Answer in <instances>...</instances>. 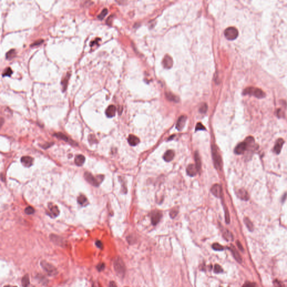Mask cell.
<instances>
[{"label": "cell", "instance_id": "6da1fadb", "mask_svg": "<svg viewBox=\"0 0 287 287\" xmlns=\"http://www.w3.org/2000/svg\"><path fill=\"white\" fill-rule=\"evenodd\" d=\"M113 267L117 276L120 278H124L126 273V266L120 257L118 256L114 260Z\"/></svg>", "mask_w": 287, "mask_h": 287}, {"label": "cell", "instance_id": "7a4b0ae2", "mask_svg": "<svg viewBox=\"0 0 287 287\" xmlns=\"http://www.w3.org/2000/svg\"><path fill=\"white\" fill-rule=\"evenodd\" d=\"M84 177L85 179L88 181L89 183L92 184V185L94 186H98L99 184L102 182L103 179H104V177L103 175H99L97 177H94L93 175H92L91 173H89L88 172L85 173L84 174Z\"/></svg>", "mask_w": 287, "mask_h": 287}, {"label": "cell", "instance_id": "3957f363", "mask_svg": "<svg viewBox=\"0 0 287 287\" xmlns=\"http://www.w3.org/2000/svg\"><path fill=\"white\" fill-rule=\"evenodd\" d=\"M40 265L44 269V271H46L48 275L50 276H54L57 274L58 271L57 270L56 267H55L53 265L47 262L46 261L43 260L40 262Z\"/></svg>", "mask_w": 287, "mask_h": 287}, {"label": "cell", "instance_id": "277c9868", "mask_svg": "<svg viewBox=\"0 0 287 287\" xmlns=\"http://www.w3.org/2000/svg\"><path fill=\"white\" fill-rule=\"evenodd\" d=\"M243 94L255 96L259 98H263L265 96L264 92L262 90L258 88H252V87H250V88L246 89L243 92Z\"/></svg>", "mask_w": 287, "mask_h": 287}, {"label": "cell", "instance_id": "5b68a950", "mask_svg": "<svg viewBox=\"0 0 287 287\" xmlns=\"http://www.w3.org/2000/svg\"><path fill=\"white\" fill-rule=\"evenodd\" d=\"M212 155L215 167L217 169H220L222 164V158L215 145L212 146Z\"/></svg>", "mask_w": 287, "mask_h": 287}, {"label": "cell", "instance_id": "8992f818", "mask_svg": "<svg viewBox=\"0 0 287 287\" xmlns=\"http://www.w3.org/2000/svg\"><path fill=\"white\" fill-rule=\"evenodd\" d=\"M238 35V30L236 28L234 27H229L227 28L224 31V36L228 40H235L237 38Z\"/></svg>", "mask_w": 287, "mask_h": 287}, {"label": "cell", "instance_id": "52a82bcc", "mask_svg": "<svg viewBox=\"0 0 287 287\" xmlns=\"http://www.w3.org/2000/svg\"><path fill=\"white\" fill-rule=\"evenodd\" d=\"M248 148L247 144L245 141L242 142L237 145L235 149V152L237 154H242L244 153Z\"/></svg>", "mask_w": 287, "mask_h": 287}, {"label": "cell", "instance_id": "ba28073f", "mask_svg": "<svg viewBox=\"0 0 287 287\" xmlns=\"http://www.w3.org/2000/svg\"><path fill=\"white\" fill-rule=\"evenodd\" d=\"M162 213L159 211H154L151 215V220L153 225L156 226L162 218Z\"/></svg>", "mask_w": 287, "mask_h": 287}, {"label": "cell", "instance_id": "9c48e42d", "mask_svg": "<svg viewBox=\"0 0 287 287\" xmlns=\"http://www.w3.org/2000/svg\"><path fill=\"white\" fill-rule=\"evenodd\" d=\"M222 188L219 184H215L211 188V193L216 197H220L222 195Z\"/></svg>", "mask_w": 287, "mask_h": 287}, {"label": "cell", "instance_id": "30bf717a", "mask_svg": "<svg viewBox=\"0 0 287 287\" xmlns=\"http://www.w3.org/2000/svg\"><path fill=\"white\" fill-rule=\"evenodd\" d=\"M229 249L230 250V251H231L232 254V255L233 256V257H235V260L238 262L239 263H241L242 261V257L240 255V254H239V252L237 251V249L235 248V247L234 246H233L232 244L231 245V247L229 248Z\"/></svg>", "mask_w": 287, "mask_h": 287}, {"label": "cell", "instance_id": "8fae6325", "mask_svg": "<svg viewBox=\"0 0 287 287\" xmlns=\"http://www.w3.org/2000/svg\"><path fill=\"white\" fill-rule=\"evenodd\" d=\"M237 196L240 199L242 200L247 201L250 198L248 193L247 192V191H246L244 189L238 190L237 192Z\"/></svg>", "mask_w": 287, "mask_h": 287}, {"label": "cell", "instance_id": "7c38bea8", "mask_svg": "<svg viewBox=\"0 0 287 287\" xmlns=\"http://www.w3.org/2000/svg\"><path fill=\"white\" fill-rule=\"evenodd\" d=\"M33 159L30 156H25L21 158V162L23 164V165L26 167H30L32 166L33 163Z\"/></svg>", "mask_w": 287, "mask_h": 287}, {"label": "cell", "instance_id": "4fadbf2b", "mask_svg": "<svg viewBox=\"0 0 287 287\" xmlns=\"http://www.w3.org/2000/svg\"><path fill=\"white\" fill-rule=\"evenodd\" d=\"M186 119H187V118L185 116H181L179 117L178 120L177 121V124H176V128L178 130L181 131L184 128V126L185 125L186 121Z\"/></svg>", "mask_w": 287, "mask_h": 287}, {"label": "cell", "instance_id": "5bb4252c", "mask_svg": "<svg viewBox=\"0 0 287 287\" xmlns=\"http://www.w3.org/2000/svg\"><path fill=\"white\" fill-rule=\"evenodd\" d=\"M163 65L166 68H170L173 66V60L171 56L166 55L163 60Z\"/></svg>", "mask_w": 287, "mask_h": 287}, {"label": "cell", "instance_id": "9a60e30c", "mask_svg": "<svg viewBox=\"0 0 287 287\" xmlns=\"http://www.w3.org/2000/svg\"><path fill=\"white\" fill-rule=\"evenodd\" d=\"M284 143V141L282 139H279L276 141V142L275 143V147L274 148V151L276 154H278L280 153Z\"/></svg>", "mask_w": 287, "mask_h": 287}, {"label": "cell", "instance_id": "2e32d148", "mask_svg": "<svg viewBox=\"0 0 287 287\" xmlns=\"http://www.w3.org/2000/svg\"><path fill=\"white\" fill-rule=\"evenodd\" d=\"M116 112V108L113 105H111L108 107L106 110V115L108 117L111 118L115 116Z\"/></svg>", "mask_w": 287, "mask_h": 287}, {"label": "cell", "instance_id": "e0dca14e", "mask_svg": "<svg viewBox=\"0 0 287 287\" xmlns=\"http://www.w3.org/2000/svg\"><path fill=\"white\" fill-rule=\"evenodd\" d=\"M186 172L188 175L191 177L195 176L197 174V172H198L196 166L194 164H190L186 169Z\"/></svg>", "mask_w": 287, "mask_h": 287}, {"label": "cell", "instance_id": "ac0fdd59", "mask_svg": "<svg viewBox=\"0 0 287 287\" xmlns=\"http://www.w3.org/2000/svg\"><path fill=\"white\" fill-rule=\"evenodd\" d=\"M128 142L131 146H136L139 143L140 140L137 137L133 135H130L128 137Z\"/></svg>", "mask_w": 287, "mask_h": 287}, {"label": "cell", "instance_id": "d6986e66", "mask_svg": "<svg viewBox=\"0 0 287 287\" xmlns=\"http://www.w3.org/2000/svg\"><path fill=\"white\" fill-rule=\"evenodd\" d=\"M175 156V152L172 150H168L166 152L163 156V159L166 162H171Z\"/></svg>", "mask_w": 287, "mask_h": 287}, {"label": "cell", "instance_id": "ffe728a7", "mask_svg": "<svg viewBox=\"0 0 287 287\" xmlns=\"http://www.w3.org/2000/svg\"><path fill=\"white\" fill-rule=\"evenodd\" d=\"M85 158L83 155H77L75 158V163L77 166H81L85 162Z\"/></svg>", "mask_w": 287, "mask_h": 287}, {"label": "cell", "instance_id": "44dd1931", "mask_svg": "<svg viewBox=\"0 0 287 287\" xmlns=\"http://www.w3.org/2000/svg\"><path fill=\"white\" fill-rule=\"evenodd\" d=\"M195 161L196 167L197 168V172H199L201 168V160L200 158L199 154L197 152H195Z\"/></svg>", "mask_w": 287, "mask_h": 287}, {"label": "cell", "instance_id": "7402d4cb", "mask_svg": "<svg viewBox=\"0 0 287 287\" xmlns=\"http://www.w3.org/2000/svg\"><path fill=\"white\" fill-rule=\"evenodd\" d=\"M51 239L54 243H56V244L61 246H64V241L59 237L55 235H52L51 236Z\"/></svg>", "mask_w": 287, "mask_h": 287}, {"label": "cell", "instance_id": "603a6c76", "mask_svg": "<svg viewBox=\"0 0 287 287\" xmlns=\"http://www.w3.org/2000/svg\"><path fill=\"white\" fill-rule=\"evenodd\" d=\"M21 283H22V285L23 287H28L29 284H30V280H29V277L28 274H26L24 275L23 277L22 280H21Z\"/></svg>", "mask_w": 287, "mask_h": 287}, {"label": "cell", "instance_id": "cb8c5ba5", "mask_svg": "<svg viewBox=\"0 0 287 287\" xmlns=\"http://www.w3.org/2000/svg\"><path fill=\"white\" fill-rule=\"evenodd\" d=\"M70 75L71 74L69 73V74H67V75L66 76V77L63 79V80L62 81V86L63 87V90L64 91H65L66 88H67V85H68V80H69V78L70 77Z\"/></svg>", "mask_w": 287, "mask_h": 287}, {"label": "cell", "instance_id": "d4e9b609", "mask_svg": "<svg viewBox=\"0 0 287 287\" xmlns=\"http://www.w3.org/2000/svg\"><path fill=\"white\" fill-rule=\"evenodd\" d=\"M244 223L246 224V227H247V228L250 231H252L254 230V225L251 222V220L249 219V218H245L244 219Z\"/></svg>", "mask_w": 287, "mask_h": 287}, {"label": "cell", "instance_id": "484cf974", "mask_svg": "<svg viewBox=\"0 0 287 287\" xmlns=\"http://www.w3.org/2000/svg\"><path fill=\"white\" fill-rule=\"evenodd\" d=\"M50 212H51V214H52V216H54V217L57 216L58 215H59V213H60L58 207H57L56 206H53L52 207H50Z\"/></svg>", "mask_w": 287, "mask_h": 287}, {"label": "cell", "instance_id": "4316f807", "mask_svg": "<svg viewBox=\"0 0 287 287\" xmlns=\"http://www.w3.org/2000/svg\"><path fill=\"white\" fill-rule=\"evenodd\" d=\"M16 55V52H15V50L14 49H11L10 51H9L7 53H6V58L7 59H12Z\"/></svg>", "mask_w": 287, "mask_h": 287}, {"label": "cell", "instance_id": "83f0119b", "mask_svg": "<svg viewBox=\"0 0 287 287\" xmlns=\"http://www.w3.org/2000/svg\"><path fill=\"white\" fill-rule=\"evenodd\" d=\"M212 248L215 251H222L224 250V248L223 246L220 244L219 243H215L212 245Z\"/></svg>", "mask_w": 287, "mask_h": 287}, {"label": "cell", "instance_id": "f1b7e54d", "mask_svg": "<svg viewBox=\"0 0 287 287\" xmlns=\"http://www.w3.org/2000/svg\"><path fill=\"white\" fill-rule=\"evenodd\" d=\"M87 201V197H86L85 196L83 195L79 196L78 197V198H77V202H78V203H79L80 205H81L85 204V203Z\"/></svg>", "mask_w": 287, "mask_h": 287}, {"label": "cell", "instance_id": "f546056e", "mask_svg": "<svg viewBox=\"0 0 287 287\" xmlns=\"http://www.w3.org/2000/svg\"><path fill=\"white\" fill-rule=\"evenodd\" d=\"M12 71L11 68H6L3 72L2 76L4 77H5V76H10L12 75Z\"/></svg>", "mask_w": 287, "mask_h": 287}, {"label": "cell", "instance_id": "4dcf8cb0", "mask_svg": "<svg viewBox=\"0 0 287 287\" xmlns=\"http://www.w3.org/2000/svg\"><path fill=\"white\" fill-rule=\"evenodd\" d=\"M108 13V10L107 8H104L103 10L100 12L99 15L98 16V18L99 20H103L104 17L107 15Z\"/></svg>", "mask_w": 287, "mask_h": 287}, {"label": "cell", "instance_id": "1f68e13d", "mask_svg": "<svg viewBox=\"0 0 287 287\" xmlns=\"http://www.w3.org/2000/svg\"><path fill=\"white\" fill-rule=\"evenodd\" d=\"M223 271L222 267L220 266L219 264H215L214 267V272L216 274H219Z\"/></svg>", "mask_w": 287, "mask_h": 287}, {"label": "cell", "instance_id": "d6a6232c", "mask_svg": "<svg viewBox=\"0 0 287 287\" xmlns=\"http://www.w3.org/2000/svg\"><path fill=\"white\" fill-rule=\"evenodd\" d=\"M224 237L227 239V240H231L233 239V236L232 235L231 233L228 231H226L224 232Z\"/></svg>", "mask_w": 287, "mask_h": 287}, {"label": "cell", "instance_id": "836d02e7", "mask_svg": "<svg viewBox=\"0 0 287 287\" xmlns=\"http://www.w3.org/2000/svg\"><path fill=\"white\" fill-rule=\"evenodd\" d=\"M55 136H56L58 138H60L61 139L64 140L65 141H66L68 142V137L66 136L65 135L63 134L62 133H57V134H55Z\"/></svg>", "mask_w": 287, "mask_h": 287}, {"label": "cell", "instance_id": "e575fe53", "mask_svg": "<svg viewBox=\"0 0 287 287\" xmlns=\"http://www.w3.org/2000/svg\"><path fill=\"white\" fill-rule=\"evenodd\" d=\"M34 209L32 207H28L25 209V213L28 215H31L34 213Z\"/></svg>", "mask_w": 287, "mask_h": 287}, {"label": "cell", "instance_id": "d590c367", "mask_svg": "<svg viewBox=\"0 0 287 287\" xmlns=\"http://www.w3.org/2000/svg\"><path fill=\"white\" fill-rule=\"evenodd\" d=\"M242 287H257V285L255 283H251V282H247L243 284Z\"/></svg>", "mask_w": 287, "mask_h": 287}, {"label": "cell", "instance_id": "8d00e7d4", "mask_svg": "<svg viewBox=\"0 0 287 287\" xmlns=\"http://www.w3.org/2000/svg\"><path fill=\"white\" fill-rule=\"evenodd\" d=\"M207 105L206 104H203L200 108V112L202 113H204L205 112H207Z\"/></svg>", "mask_w": 287, "mask_h": 287}, {"label": "cell", "instance_id": "74e56055", "mask_svg": "<svg viewBox=\"0 0 287 287\" xmlns=\"http://www.w3.org/2000/svg\"><path fill=\"white\" fill-rule=\"evenodd\" d=\"M204 130H205V127L203 125V124H201V123H198V124H197V125H196V131Z\"/></svg>", "mask_w": 287, "mask_h": 287}, {"label": "cell", "instance_id": "f35d334b", "mask_svg": "<svg viewBox=\"0 0 287 287\" xmlns=\"http://www.w3.org/2000/svg\"><path fill=\"white\" fill-rule=\"evenodd\" d=\"M43 42V39L36 40L33 43H32V44H31V46H32V47H34V46H39V45H40V44H42Z\"/></svg>", "mask_w": 287, "mask_h": 287}, {"label": "cell", "instance_id": "ab89813d", "mask_svg": "<svg viewBox=\"0 0 287 287\" xmlns=\"http://www.w3.org/2000/svg\"><path fill=\"white\" fill-rule=\"evenodd\" d=\"M97 267V269H98V271H102V270H103L104 269V267H105V265H104V263H99V264L98 265V266H97V267Z\"/></svg>", "mask_w": 287, "mask_h": 287}, {"label": "cell", "instance_id": "60d3db41", "mask_svg": "<svg viewBox=\"0 0 287 287\" xmlns=\"http://www.w3.org/2000/svg\"><path fill=\"white\" fill-rule=\"evenodd\" d=\"M274 284L275 287H283V284L278 280H275L274 282Z\"/></svg>", "mask_w": 287, "mask_h": 287}, {"label": "cell", "instance_id": "b9f144b4", "mask_svg": "<svg viewBox=\"0 0 287 287\" xmlns=\"http://www.w3.org/2000/svg\"><path fill=\"white\" fill-rule=\"evenodd\" d=\"M177 215V211L175 210H172L170 213V216L172 218H175Z\"/></svg>", "mask_w": 287, "mask_h": 287}, {"label": "cell", "instance_id": "7bdbcfd3", "mask_svg": "<svg viewBox=\"0 0 287 287\" xmlns=\"http://www.w3.org/2000/svg\"><path fill=\"white\" fill-rule=\"evenodd\" d=\"M236 244H237V246H238V248H239V250H240L241 251H244V249H243V246H242V245L241 244V242H239V241H237V242H236Z\"/></svg>", "mask_w": 287, "mask_h": 287}, {"label": "cell", "instance_id": "ee69618b", "mask_svg": "<svg viewBox=\"0 0 287 287\" xmlns=\"http://www.w3.org/2000/svg\"><path fill=\"white\" fill-rule=\"evenodd\" d=\"M96 246L99 248H102L103 247V243H102V242L100 241H99V240L96 241Z\"/></svg>", "mask_w": 287, "mask_h": 287}, {"label": "cell", "instance_id": "f6af8a7d", "mask_svg": "<svg viewBox=\"0 0 287 287\" xmlns=\"http://www.w3.org/2000/svg\"><path fill=\"white\" fill-rule=\"evenodd\" d=\"M109 287H117V286L116 283H115V282L111 281V282H110V283H109Z\"/></svg>", "mask_w": 287, "mask_h": 287}, {"label": "cell", "instance_id": "bcb514c9", "mask_svg": "<svg viewBox=\"0 0 287 287\" xmlns=\"http://www.w3.org/2000/svg\"><path fill=\"white\" fill-rule=\"evenodd\" d=\"M4 287H17L16 286H11V285H6Z\"/></svg>", "mask_w": 287, "mask_h": 287}]
</instances>
